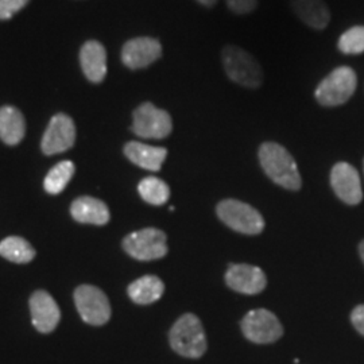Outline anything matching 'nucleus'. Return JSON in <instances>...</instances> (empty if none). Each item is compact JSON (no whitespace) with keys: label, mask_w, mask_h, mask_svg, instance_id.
I'll use <instances>...</instances> for the list:
<instances>
[{"label":"nucleus","mask_w":364,"mask_h":364,"mask_svg":"<svg viewBox=\"0 0 364 364\" xmlns=\"http://www.w3.org/2000/svg\"><path fill=\"white\" fill-rule=\"evenodd\" d=\"M260 166L277 185L299 191L302 185L299 166L287 149L275 142H266L259 147Z\"/></svg>","instance_id":"f257e3e1"},{"label":"nucleus","mask_w":364,"mask_h":364,"mask_svg":"<svg viewBox=\"0 0 364 364\" xmlns=\"http://www.w3.org/2000/svg\"><path fill=\"white\" fill-rule=\"evenodd\" d=\"M170 346L183 358L198 359L207 351V336L200 318L186 313L171 326L169 333Z\"/></svg>","instance_id":"f03ea898"},{"label":"nucleus","mask_w":364,"mask_h":364,"mask_svg":"<svg viewBox=\"0 0 364 364\" xmlns=\"http://www.w3.org/2000/svg\"><path fill=\"white\" fill-rule=\"evenodd\" d=\"M223 65L227 76L246 88H259L263 82V69L251 53L234 45L223 49Z\"/></svg>","instance_id":"7ed1b4c3"},{"label":"nucleus","mask_w":364,"mask_h":364,"mask_svg":"<svg viewBox=\"0 0 364 364\" xmlns=\"http://www.w3.org/2000/svg\"><path fill=\"white\" fill-rule=\"evenodd\" d=\"M358 85L356 73L350 66H338L317 87L316 99L324 107H336L347 103Z\"/></svg>","instance_id":"20e7f679"},{"label":"nucleus","mask_w":364,"mask_h":364,"mask_svg":"<svg viewBox=\"0 0 364 364\" xmlns=\"http://www.w3.org/2000/svg\"><path fill=\"white\" fill-rule=\"evenodd\" d=\"M216 212L219 219L236 232L258 235L264 228V220L259 212L243 201L223 200L218 204Z\"/></svg>","instance_id":"39448f33"},{"label":"nucleus","mask_w":364,"mask_h":364,"mask_svg":"<svg viewBox=\"0 0 364 364\" xmlns=\"http://www.w3.org/2000/svg\"><path fill=\"white\" fill-rule=\"evenodd\" d=\"M123 248L134 259H161L168 254L166 235L156 228H144L127 235Z\"/></svg>","instance_id":"423d86ee"},{"label":"nucleus","mask_w":364,"mask_h":364,"mask_svg":"<svg viewBox=\"0 0 364 364\" xmlns=\"http://www.w3.org/2000/svg\"><path fill=\"white\" fill-rule=\"evenodd\" d=\"M132 132L144 139H164L173 130L169 114L151 103H144L134 111Z\"/></svg>","instance_id":"0eeeda50"},{"label":"nucleus","mask_w":364,"mask_h":364,"mask_svg":"<svg viewBox=\"0 0 364 364\" xmlns=\"http://www.w3.org/2000/svg\"><path fill=\"white\" fill-rule=\"evenodd\" d=\"M75 302L78 313L90 326H105L111 318V305L99 287L81 285L75 291Z\"/></svg>","instance_id":"6e6552de"},{"label":"nucleus","mask_w":364,"mask_h":364,"mask_svg":"<svg viewBox=\"0 0 364 364\" xmlns=\"http://www.w3.org/2000/svg\"><path fill=\"white\" fill-rule=\"evenodd\" d=\"M243 335L252 343L269 344L284 335V328L278 317L267 309L248 312L242 320Z\"/></svg>","instance_id":"1a4fd4ad"},{"label":"nucleus","mask_w":364,"mask_h":364,"mask_svg":"<svg viewBox=\"0 0 364 364\" xmlns=\"http://www.w3.org/2000/svg\"><path fill=\"white\" fill-rule=\"evenodd\" d=\"M76 141V127L70 117L58 114L52 117L45 135L42 138V151L46 156L64 153L69 150Z\"/></svg>","instance_id":"9d476101"},{"label":"nucleus","mask_w":364,"mask_h":364,"mask_svg":"<svg viewBox=\"0 0 364 364\" xmlns=\"http://www.w3.org/2000/svg\"><path fill=\"white\" fill-rule=\"evenodd\" d=\"M331 185L338 198L348 205H356L363 198L359 173L347 162H338L332 168Z\"/></svg>","instance_id":"9b49d317"},{"label":"nucleus","mask_w":364,"mask_h":364,"mask_svg":"<svg viewBox=\"0 0 364 364\" xmlns=\"http://www.w3.org/2000/svg\"><path fill=\"white\" fill-rule=\"evenodd\" d=\"M225 282L235 291L254 296L264 290L267 285V278L263 270L246 263L231 264L225 273Z\"/></svg>","instance_id":"f8f14e48"},{"label":"nucleus","mask_w":364,"mask_h":364,"mask_svg":"<svg viewBox=\"0 0 364 364\" xmlns=\"http://www.w3.org/2000/svg\"><path fill=\"white\" fill-rule=\"evenodd\" d=\"M30 312L33 324L41 333H50L61 320V312L57 302L45 290H37L31 296Z\"/></svg>","instance_id":"ddd939ff"},{"label":"nucleus","mask_w":364,"mask_h":364,"mask_svg":"<svg viewBox=\"0 0 364 364\" xmlns=\"http://www.w3.org/2000/svg\"><path fill=\"white\" fill-rule=\"evenodd\" d=\"M162 55L159 41L149 37L129 41L122 50L123 64L130 69H141L153 64Z\"/></svg>","instance_id":"4468645a"},{"label":"nucleus","mask_w":364,"mask_h":364,"mask_svg":"<svg viewBox=\"0 0 364 364\" xmlns=\"http://www.w3.org/2000/svg\"><path fill=\"white\" fill-rule=\"evenodd\" d=\"M80 63L84 75L92 82H102L107 75V53L97 41L87 42L80 52Z\"/></svg>","instance_id":"2eb2a0df"},{"label":"nucleus","mask_w":364,"mask_h":364,"mask_svg":"<svg viewBox=\"0 0 364 364\" xmlns=\"http://www.w3.org/2000/svg\"><path fill=\"white\" fill-rule=\"evenodd\" d=\"M70 213L75 220L84 224L105 225L109 221V209L102 200L82 196L73 201Z\"/></svg>","instance_id":"dca6fc26"},{"label":"nucleus","mask_w":364,"mask_h":364,"mask_svg":"<svg viewBox=\"0 0 364 364\" xmlns=\"http://www.w3.org/2000/svg\"><path fill=\"white\" fill-rule=\"evenodd\" d=\"M124 154L136 166L150 171H158L166 159L168 150L165 147H154L141 142H129L124 146Z\"/></svg>","instance_id":"f3484780"},{"label":"nucleus","mask_w":364,"mask_h":364,"mask_svg":"<svg viewBox=\"0 0 364 364\" xmlns=\"http://www.w3.org/2000/svg\"><path fill=\"white\" fill-rule=\"evenodd\" d=\"M291 9L299 19L312 28L324 30L331 21V13L323 0H290Z\"/></svg>","instance_id":"a211bd4d"},{"label":"nucleus","mask_w":364,"mask_h":364,"mask_svg":"<svg viewBox=\"0 0 364 364\" xmlns=\"http://www.w3.org/2000/svg\"><path fill=\"white\" fill-rule=\"evenodd\" d=\"M25 117L14 107L0 108V138L4 144H18L25 136Z\"/></svg>","instance_id":"6ab92c4d"},{"label":"nucleus","mask_w":364,"mask_h":364,"mask_svg":"<svg viewBox=\"0 0 364 364\" xmlns=\"http://www.w3.org/2000/svg\"><path fill=\"white\" fill-rule=\"evenodd\" d=\"M130 299L139 305L153 304L164 296L165 285L156 275H144L129 287Z\"/></svg>","instance_id":"aec40b11"},{"label":"nucleus","mask_w":364,"mask_h":364,"mask_svg":"<svg viewBox=\"0 0 364 364\" xmlns=\"http://www.w3.org/2000/svg\"><path fill=\"white\" fill-rule=\"evenodd\" d=\"M0 255L14 263H28L34 259L36 250L23 237L10 236L0 243Z\"/></svg>","instance_id":"412c9836"},{"label":"nucleus","mask_w":364,"mask_h":364,"mask_svg":"<svg viewBox=\"0 0 364 364\" xmlns=\"http://www.w3.org/2000/svg\"><path fill=\"white\" fill-rule=\"evenodd\" d=\"M75 170H76L75 164L70 162V161H63V162L57 164L48 173L46 178L43 181L45 191L49 195H58V193H61L65 189L66 185L72 180V177L75 174Z\"/></svg>","instance_id":"4be33fe9"},{"label":"nucleus","mask_w":364,"mask_h":364,"mask_svg":"<svg viewBox=\"0 0 364 364\" xmlns=\"http://www.w3.org/2000/svg\"><path fill=\"white\" fill-rule=\"evenodd\" d=\"M138 192L146 203L151 205H164L170 197L168 183L156 177H146L138 185Z\"/></svg>","instance_id":"5701e85b"},{"label":"nucleus","mask_w":364,"mask_h":364,"mask_svg":"<svg viewBox=\"0 0 364 364\" xmlns=\"http://www.w3.org/2000/svg\"><path fill=\"white\" fill-rule=\"evenodd\" d=\"M338 50L344 54H362L364 52V26L347 30L338 39Z\"/></svg>","instance_id":"b1692460"},{"label":"nucleus","mask_w":364,"mask_h":364,"mask_svg":"<svg viewBox=\"0 0 364 364\" xmlns=\"http://www.w3.org/2000/svg\"><path fill=\"white\" fill-rule=\"evenodd\" d=\"M28 0H0V19H10L14 14L22 10Z\"/></svg>","instance_id":"393cba45"},{"label":"nucleus","mask_w":364,"mask_h":364,"mask_svg":"<svg viewBox=\"0 0 364 364\" xmlns=\"http://www.w3.org/2000/svg\"><path fill=\"white\" fill-rule=\"evenodd\" d=\"M227 4L231 11L243 15L252 13L258 6V0H227Z\"/></svg>","instance_id":"a878e982"},{"label":"nucleus","mask_w":364,"mask_h":364,"mask_svg":"<svg viewBox=\"0 0 364 364\" xmlns=\"http://www.w3.org/2000/svg\"><path fill=\"white\" fill-rule=\"evenodd\" d=\"M351 321L356 331L364 336V305H359L352 311Z\"/></svg>","instance_id":"bb28decb"},{"label":"nucleus","mask_w":364,"mask_h":364,"mask_svg":"<svg viewBox=\"0 0 364 364\" xmlns=\"http://www.w3.org/2000/svg\"><path fill=\"white\" fill-rule=\"evenodd\" d=\"M201 4H204V6H207V7H210V6H213L218 0H198Z\"/></svg>","instance_id":"cd10ccee"},{"label":"nucleus","mask_w":364,"mask_h":364,"mask_svg":"<svg viewBox=\"0 0 364 364\" xmlns=\"http://www.w3.org/2000/svg\"><path fill=\"white\" fill-rule=\"evenodd\" d=\"M359 252H360V257H362V259L364 262V240L360 243V246H359Z\"/></svg>","instance_id":"c85d7f7f"}]
</instances>
